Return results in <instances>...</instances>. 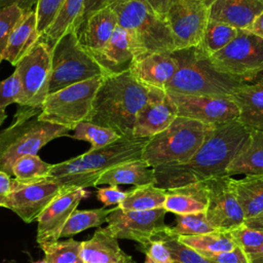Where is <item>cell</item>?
<instances>
[{
  "label": "cell",
  "mask_w": 263,
  "mask_h": 263,
  "mask_svg": "<svg viewBox=\"0 0 263 263\" xmlns=\"http://www.w3.org/2000/svg\"><path fill=\"white\" fill-rule=\"evenodd\" d=\"M250 130L237 119L209 125L205 138L195 154L184 163L154 168V185L164 190L226 175L233 158L243 148Z\"/></svg>",
  "instance_id": "cell-1"
},
{
  "label": "cell",
  "mask_w": 263,
  "mask_h": 263,
  "mask_svg": "<svg viewBox=\"0 0 263 263\" xmlns=\"http://www.w3.org/2000/svg\"><path fill=\"white\" fill-rule=\"evenodd\" d=\"M150 87L141 84L130 71L103 77L96 93L89 122L134 138L136 118L149 99Z\"/></svg>",
  "instance_id": "cell-2"
},
{
  "label": "cell",
  "mask_w": 263,
  "mask_h": 263,
  "mask_svg": "<svg viewBox=\"0 0 263 263\" xmlns=\"http://www.w3.org/2000/svg\"><path fill=\"white\" fill-rule=\"evenodd\" d=\"M149 139L120 137L108 146L89 149L79 156L52 164L49 177L69 189L96 187L97 180L107 170L126 161L141 159Z\"/></svg>",
  "instance_id": "cell-3"
},
{
  "label": "cell",
  "mask_w": 263,
  "mask_h": 263,
  "mask_svg": "<svg viewBox=\"0 0 263 263\" xmlns=\"http://www.w3.org/2000/svg\"><path fill=\"white\" fill-rule=\"evenodd\" d=\"M41 108L20 106L11 125L0 132V171L12 175L14 161L37 152L50 141L69 136L70 128L40 120Z\"/></svg>",
  "instance_id": "cell-4"
},
{
  "label": "cell",
  "mask_w": 263,
  "mask_h": 263,
  "mask_svg": "<svg viewBox=\"0 0 263 263\" xmlns=\"http://www.w3.org/2000/svg\"><path fill=\"white\" fill-rule=\"evenodd\" d=\"M178 69L164 87L171 93L229 97L231 91L247 83L220 73L196 46L174 50Z\"/></svg>",
  "instance_id": "cell-5"
},
{
  "label": "cell",
  "mask_w": 263,
  "mask_h": 263,
  "mask_svg": "<svg viewBox=\"0 0 263 263\" xmlns=\"http://www.w3.org/2000/svg\"><path fill=\"white\" fill-rule=\"evenodd\" d=\"M111 8L116 13L117 25L129 35L136 60L151 53L175 50L173 35L164 15L146 1L132 0Z\"/></svg>",
  "instance_id": "cell-6"
},
{
  "label": "cell",
  "mask_w": 263,
  "mask_h": 263,
  "mask_svg": "<svg viewBox=\"0 0 263 263\" xmlns=\"http://www.w3.org/2000/svg\"><path fill=\"white\" fill-rule=\"evenodd\" d=\"M209 125L197 120L177 116L162 132L151 137L145 145L142 159L150 166L184 163L204 141Z\"/></svg>",
  "instance_id": "cell-7"
},
{
  "label": "cell",
  "mask_w": 263,
  "mask_h": 263,
  "mask_svg": "<svg viewBox=\"0 0 263 263\" xmlns=\"http://www.w3.org/2000/svg\"><path fill=\"white\" fill-rule=\"evenodd\" d=\"M100 76H105L103 70L80 44L76 32L66 33L50 49L48 93Z\"/></svg>",
  "instance_id": "cell-8"
},
{
  "label": "cell",
  "mask_w": 263,
  "mask_h": 263,
  "mask_svg": "<svg viewBox=\"0 0 263 263\" xmlns=\"http://www.w3.org/2000/svg\"><path fill=\"white\" fill-rule=\"evenodd\" d=\"M104 76L71 84L52 93H48L41 106L38 118L53 124L70 128L88 121L96 93Z\"/></svg>",
  "instance_id": "cell-9"
},
{
  "label": "cell",
  "mask_w": 263,
  "mask_h": 263,
  "mask_svg": "<svg viewBox=\"0 0 263 263\" xmlns=\"http://www.w3.org/2000/svg\"><path fill=\"white\" fill-rule=\"evenodd\" d=\"M209 60L220 73L245 82L254 80L263 75V39L238 29L236 37Z\"/></svg>",
  "instance_id": "cell-10"
},
{
  "label": "cell",
  "mask_w": 263,
  "mask_h": 263,
  "mask_svg": "<svg viewBox=\"0 0 263 263\" xmlns=\"http://www.w3.org/2000/svg\"><path fill=\"white\" fill-rule=\"evenodd\" d=\"M166 213L164 208L148 211H126L116 205L111 209L106 219L107 229L117 239L138 242V249L142 251L167 226L164 223Z\"/></svg>",
  "instance_id": "cell-11"
},
{
  "label": "cell",
  "mask_w": 263,
  "mask_h": 263,
  "mask_svg": "<svg viewBox=\"0 0 263 263\" xmlns=\"http://www.w3.org/2000/svg\"><path fill=\"white\" fill-rule=\"evenodd\" d=\"M22 93L20 106L41 108L48 96L50 79V48L39 41L15 66Z\"/></svg>",
  "instance_id": "cell-12"
},
{
  "label": "cell",
  "mask_w": 263,
  "mask_h": 263,
  "mask_svg": "<svg viewBox=\"0 0 263 263\" xmlns=\"http://www.w3.org/2000/svg\"><path fill=\"white\" fill-rule=\"evenodd\" d=\"M164 17L177 50L199 44L209 21V12L203 0H173Z\"/></svg>",
  "instance_id": "cell-13"
},
{
  "label": "cell",
  "mask_w": 263,
  "mask_h": 263,
  "mask_svg": "<svg viewBox=\"0 0 263 263\" xmlns=\"http://www.w3.org/2000/svg\"><path fill=\"white\" fill-rule=\"evenodd\" d=\"M60 182L51 177L33 182H21L12 179V189L4 208L14 212L25 223L37 221L46 205L64 190Z\"/></svg>",
  "instance_id": "cell-14"
},
{
  "label": "cell",
  "mask_w": 263,
  "mask_h": 263,
  "mask_svg": "<svg viewBox=\"0 0 263 263\" xmlns=\"http://www.w3.org/2000/svg\"><path fill=\"white\" fill-rule=\"evenodd\" d=\"M208 194L205 217L217 230L230 231L243 224L245 216L233 185V178L220 176L204 180Z\"/></svg>",
  "instance_id": "cell-15"
},
{
  "label": "cell",
  "mask_w": 263,
  "mask_h": 263,
  "mask_svg": "<svg viewBox=\"0 0 263 263\" xmlns=\"http://www.w3.org/2000/svg\"><path fill=\"white\" fill-rule=\"evenodd\" d=\"M178 116L197 120L205 125L229 122L238 118V109L228 97L191 96L167 92Z\"/></svg>",
  "instance_id": "cell-16"
},
{
  "label": "cell",
  "mask_w": 263,
  "mask_h": 263,
  "mask_svg": "<svg viewBox=\"0 0 263 263\" xmlns=\"http://www.w3.org/2000/svg\"><path fill=\"white\" fill-rule=\"evenodd\" d=\"M88 195L89 192L83 188H70L54 197L37 218V242L40 245L59 240L70 215Z\"/></svg>",
  "instance_id": "cell-17"
},
{
  "label": "cell",
  "mask_w": 263,
  "mask_h": 263,
  "mask_svg": "<svg viewBox=\"0 0 263 263\" xmlns=\"http://www.w3.org/2000/svg\"><path fill=\"white\" fill-rule=\"evenodd\" d=\"M177 116V109L167 92L150 87L149 99L136 118L133 137L151 138L164 130Z\"/></svg>",
  "instance_id": "cell-18"
},
{
  "label": "cell",
  "mask_w": 263,
  "mask_h": 263,
  "mask_svg": "<svg viewBox=\"0 0 263 263\" xmlns=\"http://www.w3.org/2000/svg\"><path fill=\"white\" fill-rule=\"evenodd\" d=\"M209 20L227 24L236 29L249 30L263 11V0H203Z\"/></svg>",
  "instance_id": "cell-19"
},
{
  "label": "cell",
  "mask_w": 263,
  "mask_h": 263,
  "mask_svg": "<svg viewBox=\"0 0 263 263\" xmlns=\"http://www.w3.org/2000/svg\"><path fill=\"white\" fill-rule=\"evenodd\" d=\"M172 52L147 54L136 60L129 71L141 84L164 90L178 69V63Z\"/></svg>",
  "instance_id": "cell-20"
},
{
  "label": "cell",
  "mask_w": 263,
  "mask_h": 263,
  "mask_svg": "<svg viewBox=\"0 0 263 263\" xmlns=\"http://www.w3.org/2000/svg\"><path fill=\"white\" fill-rule=\"evenodd\" d=\"M92 58L99 64L104 75H117L129 71L136 58L128 33L116 26L105 47Z\"/></svg>",
  "instance_id": "cell-21"
},
{
  "label": "cell",
  "mask_w": 263,
  "mask_h": 263,
  "mask_svg": "<svg viewBox=\"0 0 263 263\" xmlns=\"http://www.w3.org/2000/svg\"><path fill=\"white\" fill-rule=\"evenodd\" d=\"M117 26V16L110 6L89 14L77 32L80 44L92 55L100 52L110 40Z\"/></svg>",
  "instance_id": "cell-22"
},
{
  "label": "cell",
  "mask_w": 263,
  "mask_h": 263,
  "mask_svg": "<svg viewBox=\"0 0 263 263\" xmlns=\"http://www.w3.org/2000/svg\"><path fill=\"white\" fill-rule=\"evenodd\" d=\"M238 109L237 120L249 130H263V75L254 83H243L228 97Z\"/></svg>",
  "instance_id": "cell-23"
},
{
  "label": "cell",
  "mask_w": 263,
  "mask_h": 263,
  "mask_svg": "<svg viewBox=\"0 0 263 263\" xmlns=\"http://www.w3.org/2000/svg\"><path fill=\"white\" fill-rule=\"evenodd\" d=\"M80 258L82 263H137L121 250L107 227H98L88 240L81 241Z\"/></svg>",
  "instance_id": "cell-24"
},
{
  "label": "cell",
  "mask_w": 263,
  "mask_h": 263,
  "mask_svg": "<svg viewBox=\"0 0 263 263\" xmlns=\"http://www.w3.org/2000/svg\"><path fill=\"white\" fill-rule=\"evenodd\" d=\"M39 38L40 34L37 30V16L35 10L24 12L8 39L7 46L2 55V61H8L15 67L17 63L39 42Z\"/></svg>",
  "instance_id": "cell-25"
},
{
  "label": "cell",
  "mask_w": 263,
  "mask_h": 263,
  "mask_svg": "<svg viewBox=\"0 0 263 263\" xmlns=\"http://www.w3.org/2000/svg\"><path fill=\"white\" fill-rule=\"evenodd\" d=\"M208 194L203 181L165 190L163 208L175 215L205 213Z\"/></svg>",
  "instance_id": "cell-26"
},
{
  "label": "cell",
  "mask_w": 263,
  "mask_h": 263,
  "mask_svg": "<svg viewBox=\"0 0 263 263\" xmlns=\"http://www.w3.org/2000/svg\"><path fill=\"white\" fill-rule=\"evenodd\" d=\"M85 2L86 0H64L50 25L40 35L39 41L51 49L66 33H77L83 23Z\"/></svg>",
  "instance_id": "cell-27"
},
{
  "label": "cell",
  "mask_w": 263,
  "mask_h": 263,
  "mask_svg": "<svg viewBox=\"0 0 263 263\" xmlns=\"http://www.w3.org/2000/svg\"><path fill=\"white\" fill-rule=\"evenodd\" d=\"M154 168L141 158L126 161L107 170L97 180L96 186L134 185L137 187L147 184H154Z\"/></svg>",
  "instance_id": "cell-28"
},
{
  "label": "cell",
  "mask_w": 263,
  "mask_h": 263,
  "mask_svg": "<svg viewBox=\"0 0 263 263\" xmlns=\"http://www.w3.org/2000/svg\"><path fill=\"white\" fill-rule=\"evenodd\" d=\"M226 175H263V130H250L246 145L228 165Z\"/></svg>",
  "instance_id": "cell-29"
},
{
  "label": "cell",
  "mask_w": 263,
  "mask_h": 263,
  "mask_svg": "<svg viewBox=\"0 0 263 263\" xmlns=\"http://www.w3.org/2000/svg\"><path fill=\"white\" fill-rule=\"evenodd\" d=\"M234 189L245 219H250L263 214V175L245 176L233 179Z\"/></svg>",
  "instance_id": "cell-30"
},
{
  "label": "cell",
  "mask_w": 263,
  "mask_h": 263,
  "mask_svg": "<svg viewBox=\"0 0 263 263\" xmlns=\"http://www.w3.org/2000/svg\"><path fill=\"white\" fill-rule=\"evenodd\" d=\"M177 238L181 243L204 257L228 252L237 247L233 241L230 232L226 230H214L204 234L184 235L178 236Z\"/></svg>",
  "instance_id": "cell-31"
},
{
  "label": "cell",
  "mask_w": 263,
  "mask_h": 263,
  "mask_svg": "<svg viewBox=\"0 0 263 263\" xmlns=\"http://www.w3.org/2000/svg\"><path fill=\"white\" fill-rule=\"evenodd\" d=\"M165 200V190L147 184L134 187L127 191L123 201L118 204L122 210L126 211H148L163 208Z\"/></svg>",
  "instance_id": "cell-32"
},
{
  "label": "cell",
  "mask_w": 263,
  "mask_h": 263,
  "mask_svg": "<svg viewBox=\"0 0 263 263\" xmlns=\"http://www.w3.org/2000/svg\"><path fill=\"white\" fill-rule=\"evenodd\" d=\"M238 29L224 23L209 20L199 44L196 46L208 58L224 48L237 35Z\"/></svg>",
  "instance_id": "cell-33"
},
{
  "label": "cell",
  "mask_w": 263,
  "mask_h": 263,
  "mask_svg": "<svg viewBox=\"0 0 263 263\" xmlns=\"http://www.w3.org/2000/svg\"><path fill=\"white\" fill-rule=\"evenodd\" d=\"M111 209L99 208L91 210H75L67 220L61 237H71L91 227H100L106 222Z\"/></svg>",
  "instance_id": "cell-34"
},
{
  "label": "cell",
  "mask_w": 263,
  "mask_h": 263,
  "mask_svg": "<svg viewBox=\"0 0 263 263\" xmlns=\"http://www.w3.org/2000/svg\"><path fill=\"white\" fill-rule=\"evenodd\" d=\"M51 165L43 161L37 154H28L14 161L11 173L21 182L39 181L49 177Z\"/></svg>",
  "instance_id": "cell-35"
},
{
  "label": "cell",
  "mask_w": 263,
  "mask_h": 263,
  "mask_svg": "<svg viewBox=\"0 0 263 263\" xmlns=\"http://www.w3.org/2000/svg\"><path fill=\"white\" fill-rule=\"evenodd\" d=\"M73 139L86 141L90 144V150H96L108 146L117 141L120 136L113 129L95 124L89 121H82L78 123L74 129Z\"/></svg>",
  "instance_id": "cell-36"
},
{
  "label": "cell",
  "mask_w": 263,
  "mask_h": 263,
  "mask_svg": "<svg viewBox=\"0 0 263 263\" xmlns=\"http://www.w3.org/2000/svg\"><path fill=\"white\" fill-rule=\"evenodd\" d=\"M47 263H79L81 262V241L68 238L63 241L42 242L39 245Z\"/></svg>",
  "instance_id": "cell-37"
},
{
  "label": "cell",
  "mask_w": 263,
  "mask_h": 263,
  "mask_svg": "<svg viewBox=\"0 0 263 263\" xmlns=\"http://www.w3.org/2000/svg\"><path fill=\"white\" fill-rule=\"evenodd\" d=\"M174 226H166L162 231L170 236H184L197 235L212 232L215 229L206 220L204 213L177 215Z\"/></svg>",
  "instance_id": "cell-38"
},
{
  "label": "cell",
  "mask_w": 263,
  "mask_h": 263,
  "mask_svg": "<svg viewBox=\"0 0 263 263\" xmlns=\"http://www.w3.org/2000/svg\"><path fill=\"white\" fill-rule=\"evenodd\" d=\"M156 236L164 240L174 263H214L209 258L181 243L176 236H170L163 232L158 233Z\"/></svg>",
  "instance_id": "cell-39"
},
{
  "label": "cell",
  "mask_w": 263,
  "mask_h": 263,
  "mask_svg": "<svg viewBox=\"0 0 263 263\" xmlns=\"http://www.w3.org/2000/svg\"><path fill=\"white\" fill-rule=\"evenodd\" d=\"M229 232L235 245L247 255L258 251L263 245V231L251 228L246 224H241Z\"/></svg>",
  "instance_id": "cell-40"
},
{
  "label": "cell",
  "mask_w": 263,
  "mask_h": 263,
  "mask_svg": "<svg viewBox=\"0 0 263 263\" xmlns=\"http://www.w3.org/2000/svg\"><path fill=\"white\" fill-rule=\"evenodd\" d=\"M23 14L24 11L16 5L0 8V62H2V55L8 39Z\"/></svg>",
  "instance_id": "cell-41"
},
{
  "label": "cell",
  "mask_w": 263,
  "mask_h": 263,
  "mask_svg": "<svg viewBox=\"0 0 263 263\" xmlns=\"http://www.w3.org/2000/svg\"><path fill=\"white\" fill-rule=\"evenodd\" d=\"M1 64V62H0ZM22 93L21 82L15 72L0 81V110H5L8 105L18 104Z\"/></svg>",
  "instance_id": "cell-42"
},
{
  "label": "cell",
  "mask_w": 263,
  "mask_h": 263,
  "mask_svg": "<svg viewBox=\"0 0 263 263\" xmlns=\"http://www.w3.org/2000/svg\"><path fill=\"white\" fill-rule=\"evenodd\" d=\"M63 1L64 0H37L35 12L37 16V30L40 35L50 25Z\"/></svg>",
  "instance_id": "cell-43"
},
{
  "label": "cell",
  "mask_w": 263,
  "mask_h": 263,
  "mask_svg": "<svg viewBox=\"0 0 263 263\" xmlns=\"http://www.w3.org/2000/svg\"><path fill=\"white\" fill-rule=\"evenodd\" d=\"M141 252L145 253V263H174L171 252L164 240L155 236Z\"/></svg>",
  "instance_id": "cell-44"
},
{
  "label": "cell",
  "mask_w": 263,
  "mask_h": 263,
  "mask_svg": "<svg viewBox=\"0 0 263 263\" xmlns=\"http://www.w3.org/2000/svg\"><path fill=\"white\" fill-rule=\"evenodd\" d=\"M127 191L121 190L118 186H111L99 188L97 190V198L106 205H118L125 198Z\"/></svg>",
  "instance_id": "cell-45"
},
{
  "label": "cell",
  "mask_w": 263,
  "mask_h": 263,
  "mask_svg": "<svg viewBox=\"0 0 263 263\" xmlns=\"http://www.w3.org/2000/svg\"><path fill=\"white\" fill-rule=\"evenodd\" d=\"M206 258H209L214 263H249L247 254L239 247H236L231 251L222 252Z\"/></svg>",
  "instance_id": "cell-46"
},
{
  "label": "cell",
  "mask_w": 263,
  "mask_h": 263,
  "mask_svg": "<svg viewBox=\"0 0 263 263\" xmlns=\"http://www.w3.org/2000/svg\"><path fill=\"white\" fill-rule=\"evenodd\" d=\"M12 189V179L8 174L0 171V206L4 208L5 201Z\"/></svg>",
  "instance_id": "cell-47"
},
{
  "label": "cell",
  "mask_w": 263,
  "mask_h": 263,
  "mask_svg": "<svg viewBox=\"0 0 263 263\" xmlns=\"http://www.w3.org/2000/svg\"><path fill=\"white\" fill-rule=\"evenodd\" d=\"M36 4L37 0H0V8L10 5H16L24 12L35 10Z\"/></svg>",
  "instance_id": "cell-48"
},
{
  "label": "cell",
  "mask_w": 263,
  "mask_h": 263,
  "mask_svg": "<svg viewBox=\"0 0 263 263\" xmlns=\"http://www.w3.org/2000/svg\"><path fill=\"white\" fill-rule=\"evenodd\" d=\"M108 0H86L85 2V9H84V16H83V22L84 20L91 14L92 12L103 8L106 6Z\"/></svg>",
  "instance_id": "cell-49"
},
{
  "label": "cell",
  "mask_w": 263,
  "mask_h": 263,
  "mask_svg": "<svg viewBox=\"0 0 263 263\" xmlns=\"http://www.w3.org/2000/svg\"><path fill=\"white\" fill-rule=\"evenodd\" d=\"M249 31L263 39V11L254 20Z\"/></svg>",
  "instance_id": "cell-50"
},
{
  "label": "cell",
  "mask_w": 263,
  "mask_h": 263,
  "mask_svg": "<svg viewBox=\"0 0 263 263\" xmlns=\"http://www.w3.org/2000/svg\"><path fill=\"white\" fill-rule=\"evenodd\" d=\"M243 224H246L247 226H249L251 228H255V229L263 231V214L259 215L257 217H254V218L246 219Z\"/></svg>",
  "instance_id": "cell-51"
},
{
  "label": "cell",
  "mask_w": 263,
  "mask_h": 263,
  "mask_svg": "<svg viewBox=\"0 0 263 263\" xmlns=\"http://www.w3.org/2000/svg\"><path fill=\"white\" fill-rule=\"evenodd\" d=\"M173 0H153V8L160 14L164 15L170 3Z\"/></svg>",
  "instance_id": "cell-52"
},
{
  "label": "cell",
  "mask_w": 263,
  "mask_h": 263,
  "mask_svg": "<svg viewBox=\"0 0 263 263\" xmlns=\"http://www.w3.org/2000/svg\"><path fill=\"white\" fill-rule=\"evenodd\" d=\"M247 256L249 259V263H263V245L258 251L251 253Z\"/></svg>",
  "instance_id": "cell-53"
},
{
  "label": "cell",
  "mask_w": 263,
  "mask_h": 263,
  "mask_svg": "<svg viewBox=\"0 0 263 263\" xmlns=\"http://www.w3.org/2000/svg\"><path fill=\"white\" fill-rule=\"evenodd\" d=\"M127 1H132V0H108L106 6H110V7H114L116 5H119L121 3H124V2H127ZM146 1L147 3H149L152 7H153V0H144Z\"/></svg>",
  "instance_id": "cell-54"
},
{
  "label": "cell",
  "mask_w": 263,
  "mask_h": 263,
  "mask_svg": "<svg viewBox=\"0 0 263 263\" xmlns=\"http://www.w3.org/2000/svg\"><path fill=\"white\" fill-rule=\"evenodd\" d=\"M5 119H6L5 110H0V126H1V124L4 122Z\"/></svg>",
  "instance_id": "cell-55"
},
{
  "label": "cell",
  "mask_w": 263,
  "mask_h": 263,
  "mask_svg": "<svg viewBox=\"0 0 263 263\" xmlns=\"http://www.w3.org/2000/svg\"><path fill=\"white\" fill-rule=\"evenodd\" d=\"M32 263H47V261L45 260V258H43V259H41V260H37V261L32 262Z\"/></svg>",
  "instance_id": "cell-56"
},
{
  "label": "cell",
  "mask_w": 263,
  "mask_h": 263,
  "mask_svg": "<svg viewBox=\"0 0 263 263\" xmlns=\"http://www.w3.org/2000/svg\"><path fill=\"white\" fill-rule=\"evenodd\" d=\"M79 263H82V261H81V262H79Z\"/></svg>",
  "instance_id": "cell-57"
}]
</instances>
